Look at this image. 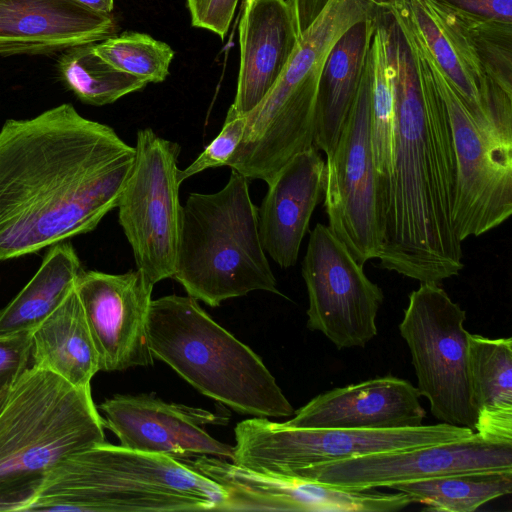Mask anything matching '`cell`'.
<instances>
[{
    "mask_svg": "<svg viewBox=\"0 0 512 512\" xmlns=\"http://www.w3.org/2000/svg\"><path fill=\"white\" fill-rule=\"evenodd\" d=\"M135 147L64 103L0 129V261L94 230L118 206Z\"/></svg>",
    "mask_w": 512,
    "mask_h": 512,
    "instance_id": "cell-1",
    "label": "cell"
},
{
    "mask_svg": "<svg viewBox=\"0 0 512 512\" xmlns=\"http://www.w3.org/2000/svg\"><path fill=\"white\" fill-rule=\"evenodd\" d=\"M384 16L396 134L378 259L384 269L440 284L464 268L452 222L457 168L450 122L425 60L388 10Z\"/></svg>",
    "mask_w": 512,
    "mask_h": 512,
    "instance_id": "cell-2",
    "label": "cell"
},
{
    "mask_svg": "<svg viewBox=\"0 0 512 512\" xmlns=\"http://www.w3.org/2000/svg\"><path fill=\"white\" fill-rule=\"evenodd\" d=\"M225 500L221 487L178 459L104 441L62 461L19 511H220Z\"/></svg>",
    "mask_w": 512,
    "mask_h": 512,
    "instance_id": "cell-3",
    "label": "cell"
},
{
    "mask_svg": "<svg viewBox=\"0 0 512 512\" xmlns=\"http://www.w3.org/2000/svg\"><path fill=\"white\" fill-rule=\"evenodd\" d=\"M90 385L28 367L0 409V511H19L69 456L105 441Z\"/></svg>",
    "mask_w": 512,
    "mask_h": 512,
    "instance_id": "cell-4",
    "label": "cell"
},
{
    "mask_svg": "<svg viewBox=\"0 0 512 512\" xmlns=\"http://www.w3.org/2000/svg\"><path fill=\"white\" fill-rule=\"evenodd\" d=\"M151 353L203 395L254 417H289L294 409L261 358L216 323L191 296L152 300Z\"/></svg>",
    "mask_w": 512,
    "mask_h": 512,
    "instance_id": "cell-5",
    "label": "cell"
},
{
    "mask_svg": "<svg viewBox=\"0 0 512 512\" xmlns=\"http://www.w3.org/2000/svg\"><path fill=\"white\" fill-rule=\"evenodd\" d=\"M172 278L211 307L253 291L283 296L261 244L249 179L232 170L221 190L188 195Z\"/></svg>",
    "mask_w": 512,
    "mask_h": 512,
    "instance_id": "cell-6",
    "label": "cell"
},
{
    "mask_svg": "<svg viewBox=\"0 0 512 512\" xmlns=\"http://www.w3.org/2000/svg\"><path fill=\"white\" fill-rule=\"evenodd\" d=\"M352 24L342 6H325L300 35L272 88L245 115L243 137L226 166L269 185L290 159L313 145L321 70L333 44Z\"/></svg>",
    "mask_w": 512,
    "mask_h": 512,
    "instance_id": "cell-7",
    "label": "cell"
},
{
    "mask_svg": "<svg viewBox=\"0 0 512 512\" xmlns=\"http://www.w3.org/2000/svg\"><path fill=\"white\" fill-rule=\"evenodd\" d=\"M473 432L446 423L380 430L289 428L253 417L235 427L232 462L256 472L284 476L299 468L449 442Z\"/></svg>",
    "mask_w": 512,
    "mask_h": 512,
    "instance_id": "cell-8",
    "label": "cell"
},
{
    "mask_svg": "<svg viewBox=\"0 0 512 512\" xmlns=\"http://www.w3.org/2000/svg\"><path fill=\"white\" fill-rule=\"evenodd\" d=\"M466 312L439 283H421L409 295L399 324L417 376L420 396L433 416L452 426L475 430L477 412L469 376Z\"/></svg>",
    "mask_w": 512,
    "mask_h": 512,
    "instance_id": "cell-9",
    "label": "cell"
},
{
    "mask_svg": "<svg viewBox=\"0 0 512 512\" xmlns=\"http://www.w3.org/2000/svg\"><path fill=\"white\" fill-rule=\"evenodd\" d=\"M413 45L430 70L450 122L457 168L452 222L462 243L511 216L512 132L478 123L430 58Z\"/></svg>",
    "mask_w": 512,
    "mask_h": 512,
    "instance_id": "cell-10",
    "label": "cell"
},
{
    "mask_svg": "<svg viewBox=\"0 0 512 512\" xmlns=\"http://www.w3.org/2000/svg\"><path fill=\"white\" fill-rule=\"evenodd\" d=\"M177 142L151 128L137 132L131 173L118 203V218L137 269L149 283L175 272L181 204Z\"/></svg>",
    "mask_w": 512,
    "mask_h": 512,
    "instance_id": "cell-11",
    "label": "cell"
},
{
    "mask_svg": "<svg viewBox=\"0 0 512 512\" xmlns=\"http://www.w3.org/2000/svg\"><path fill=\"white\" fill-rule=\"evenodd\" d=\"M328 227L364 265L379 258L383 217L370 139V70L367 65L335 150L325 163Z\"/></svg>",
    "mask_w": 512,
    "mask_h": 512,
    "instance_id": "cell-12",
    "label": "cell"
},
{
    "mask_svg": "<svg viewBox=\"0 0 512 512\" xmlns=\"http://www.w3.org/2000/svg\"><path fill=\"white\" fill-rule=\"evenodd\" d=\"M330 228L318 223L302 262L309 307L307 326L338 349L364 347L377 335L384 295Z\"/></svg>",
    "mask_w": 512,
    "mask_h": 512,
    "instance_id": "cell-13",
    "label": "cell"
},
{
    "mask_svg": "<svg viewBox=\"0 0 512 512\" xmlns=\"http://www.w3.org/2000/svg\"><path fill=\"white\" fill-rule=\"evenodd\" d=\"M492 471H512V442L486 439L473 432L449 442L299 468L284 476L349 490H370L454 474Z\"/></svg>",
    "mask_w": 512,
    "mask_h": 512,
    "instance_id": "cell-14",
    "label": "cell"
},
{
    "mask_svg": "<svg viewBox=\"0 0 512 512\" xmlns=\"http://www.w3.org/2000/svg\"><path fill=\"white\" fill-rule=\"evenodd\" d=\"M385 6L478 123L512 132V104L495 99L472 41L453 14L432 0H385Z\"/></svg>",
    "mask_w": 512,
    "mask_h": 512,
    "instance_id": "cell-15",
    "label": "cell"
},
{
    "mask_svg": "<svg viewBox=\"0 0 512 512\" xmlns=\"http://www.w3.org/2000/svg\"><path fill=\"white\" fill-rule=\"evenodd\" d=\"M153 286L138 270L110 274L82 270L75 282L100 371H122L153 364L147 317Z\"/></svg>",
    "mask_w": 512,
    "mask_h": 512,
    "instance_id": "cell-16",
    "label": "cell"
},
{
    "mask_svg": "<svg viewBox=\"0 0 512 512\" xmlns=\"http://www.w3.org/2000/svg\"><path fill=\"white\" fill-rule=\"evenodd\" d=\"M98 408L104 414L105 428L127 449L175 459L208 455L233 460L234 446L216 440L204 429L226 422L208 410L167 403L153 394H117Z\"/></svg>",
    "mask_w": 512,
    "mask_h": 512,
    "instance_id": "cell-17",
    "label": "cell"
},
{
    "mask_svg": "<svg viewBox=\"0 0 512 512\" xmlns=\"http://www.w3.org/2000/svg\"><path fill=\"white\" fill-rule=\"evenodd\" d=\"M419 398L409 381L389 375L319 394L279 423L289 428H414L426 417Z\"/></svg>",
    "mask_w": 512,
    "mask_h": 512,
    "instance_id": "cell-18",
    "label": "cell"
},
{
    "mask_svg": "<svg viewBox=\"0 0 512 512\" xmlns=\"http://www.w3.org/2000/svg\"><path fill=\"white\" fill-rule=\"evenodd\" d=\"M114 16L76 0H0V55H50L116 34Z\"/></svg>",
    "mask_w": 512,
    "mask_h": 512,
    "instance_id": "cell-19",
    "label": "cell"
},
{
    "mask_svg": "<svg viewBox=\"0 0 512 512\" xmlns=\"http://www.w3.org/2000/svg\"><path fill=\"white\" fill-rule=\"evenodd\" d=\"M324 184L325 162L312 145L290 159L268 185L258 208V230L264 251L281 268L296 264Z\"/></svg>",
    "mask_w": 512,
    "mask_h": 512,
    "instance_id": "cell-20",
    "label": "cell"
},
{
    "mask_svg": "<svg viewBox=\"0 0 512 512\" xmlns=\"http://www.w3.org/2000/svg\"><path fill=\"white\" fill-rule=\"evenodd\" d=\"M298 39L288 0H243L239 75L229 110L246 115L265 97L287 66Z\"/></svg>",
    "mask_w": 512,
    "mask_h": 512,
    "instance_id": "cell-21",
    "label": "cell"
},
{
    "mask_svg": "<svg viewBox=\"0 0 512 512\" xmlns=\"http://www.w3.org/2000/svg\"><path fill=\"white\" fill-rule=\"evenodd\" d=\"M381 14L350 26L333 44L324 61L316 97L313 145L327 158L335 150L358 92Z\"/></svg>",
    "mask_w": 512,
    "mask_h": 512,
    "instance_id": "cell-22",
    "label": "cell"
},
{
    "mask_svg": "<svg viewBox=\"0 0 512 512\" xmlns=\"http://www.w3.org/2000/svg\"><path fill=\"white\" fill-rule=\"evenodd\" d=\"M31 358L34 366L49 370L76 387L90 385L100 371L98 353L75 287L33 328Z\"/></svg>",
    "mask_w": 512,
    "mask_h": 512,
    "instance_id": "cell-23",
    "label": "cell"
},
{
    "mask_svg": "<svg viewBox=\"0 0 512 512\" xmlns=\"http://www.w3.org/2000/svg\"><path fill=\"white\" fill-rule=\"evenodd\" d=\"M469 376L477 412L474 432L512 442V339L469 334Z\"/></svg>",
    "mask_w": 512,
    "mask_h": 512,
    "instance_id": "cell-24",
    "label": "cell"
},
{
    "mask_svg": "<svg viewBox=\"0 0 512 512\" xmlns=\"http://www.w3.org/2000/svg\"><path fill=\"white\" fill-rule=\"evenodd\" d=\"M82 270L70 242L49 246L31 280L0 310V333L33 329L60 304Z\"/></svg>",
    "mask_w": 512,
    "mask_h": 512,
    "instance_id": "cell-25",
    "label": "cell"
},
{
    "mask_svg": "<svg viewBox=\"0 0 512 512\" xmlns=\"http://www.w3.org/2000/svg\"><path fill=\"white\" fill-rule=\"evenodd\" d=\"M385 11L378 19L368 54L371 150L383 218L394 168L396 134V98L387 50Z\"/></svg>",
    "mask_w": 512,
    "mask_h": 512,
    "instance_id": "cell-26",
    "label": "cell"
},
{
    "mask_svg": "<svg viewBox=\"0 0 512 512\" xmlns=\"http://www.w3.org/2000/svg\"><path fill=\"white\" fill-rule=\"evenodd\" d=\"M389 488L404 493L428 511L473 512L483 504L510 494L512 471L454 474L404 482Z\"/></svg>",
    "mask_w": 512,
    "mask_h": 512,
    "instance_id": "cell-27",
    "label": "cell"
},
{
    "mask_svg": "<svg viewBox=\"0 0 512 512\" xmlns=\"http://www.w3.org/2000/svg\"><path fill=\"white\" fill-rule=\"evenodd\" d=\"M93 44L71 47L57 61L61 80L80 101L103 106L148 84L111 66L94 51Z\"/></svg>",
    "mask_w": 512,
    "mask_h": 512,
    "instance_id": "cell-28",
    "label": "cell"
},
{
    "mask_svg": "<svg viewBox=\"0 0 512 512\" xmlns=\"http://www.w3.org/2000/svg\"><path fill=\"white\" fill-rule=\"evenodd\" d=\"M93 49L114 68L147 83L163 82L174 58V51L167 43L132 31L94 43Z\"/></svg>",
    "mask_w": 512,
    "mask_h": 512,
    "instance_id": "cell-29",
    "label": "cell"
},
{
    "mask_svg": "<svg viewBox=\"0 0 512 512\" xmlns=\"http://www.w3.org/2000/svg\"><path fill=\"white\" fill-rule=\"evenodd\" d=\"M456 18L466 29L489 84L512 95V24Z\"/></svg>",
    "mask_w": 512,
    "mask_h": 512,
    "instance_id": "cell-30",
    "label": "cell"
},
{
    "mask_svg": "<svg viewBox=\"0 0 512 512\" xmlns=\"http://www.w3.org/2000/svg\"><path fill=\"white\" fill-rule=\"evenodd\" d=\"M245 123V115H237L228 109L220 133L188 167L178 171L179 181L182 183L185 179L208 168L226 166V162L243 137Z\"/></svg>",
    "mask_w": 512,
    "mask_h": 512,
    "instance_id": "cell-31",
    "label": "cell"
},
{
    "mask_svg": "<svg viewBox=\"0 0 512 512\" xmlns=\"http://www.w3.org/2000/svg\"><path fill=\"white\" fill-rule=\"evenodd\" d=\"M32 330L0 333V391L8 388L28 368Z\"/></svg>",
    "mask_w": 512,
    "mask_h": 512,
    "instance_id": "cell-32",
    "label": "cell"
},
{
    "mask_svg": "<svg viewBox=\"0 0 512 512\" xmlns=\"http://www.w3.org/2000/svg\"><path fill=\"white\" fill-rule=\"evenodd\" d=\"M454 16L471 22L512 24V0H432Z\"/></svg>",
    "mask_w": 512,
    "mask_h": 512,
    "instance_id": "cell-33",
    "label": "cell"
},
{
    "mask_svg": "<svg viewBox=\"0 0 512 512\" xmlns=\"http://www.w3.org/2000/svg\"><path fill=\"white\" fill-rule=\"evenodd\" d=\"M239 0H186L193 27L206 29L224 39Z\"/></svg>",
    "mask_w": 512,
    "mask_h": 512,
    "instance_id": "cell-34",
    "label": "cell"
},
{
    "mask_svg": "<svg viewBox=\"0 0 512 512\" xmlns=\"http://www.w3.org/2000/svg\"><path fill=\"white\" fill-rule=\"evenodd\" d=\"M294 14L297 32L300 35L311 25L325 8L329 0H288Z\"/></svg>",
    "mask_w": 512,
    "mask_h": 512,
    "instance_id": "cell-35",
    "label": "cell"
},
{
    "mask_svg": "<svg viewBox=\"0 0 512 512\" xmlns=\"http://www.w3.org/2000/svg\"><path fill=\"white\" fill-rule=\"evenodd\" d=\"M82 5L100 13L109 14L114 7V0H76Z\"/></svg>",
    "mask_w": 512,
    "mask_h": 512,
    "instance_id": "cell-36",
    "label": "cell"
},
{
    "mask_svg": "<svg viewBox=\"0 0 512 512\" xmlns=\"http://www.w3.org/2000/svg\"><path fill=\"white\" fill-rule=\"evenodd\" d=\"M8 389H9V387L4 389V390H2V391H0V409H1V406H2V404L4 402V400H5V397L7 395Z\"/></svg>",
    "mask_w": 512,
    "mask_h": 512,
    "instance_id": "cell-37",
    "label": "cell"
}]
</instances>
